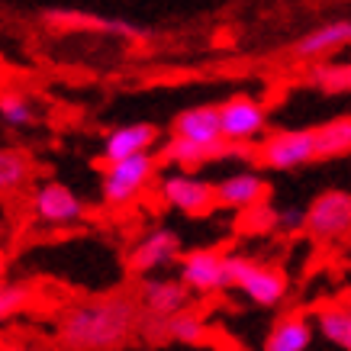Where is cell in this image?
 I'll return each mask as SVG.
<instances>
[{
	"mask_svg": "<svg viewBox=\"0 0 351 351\" xmlns=\"http://www.w3.org/2000/svg\"><path fill=\"white\" fill-rule=\"evenodd\" d=\"M138 326V306L132 300H87L75 303L58 319V341L68 351H117Z\"/></svg>",
	"mask_w": 351,
	"mask_h": 351,
	"instance_id": "1",
	"label": "cell"
},
{
	"mask_svg": "<svg viewBox=\"0 0 351 351\" xmlns=\"http://www.w3.org/2000/svg\"><path fill=\"white\" fill-rule=\"evenodd\" d=\"M226 280H229V290H239L245 300L265 309L280 306L290 290V280L280 267L261 265L245 255H226Z\"/></svg>",
	"mask_w": 351,
	"mask_h": 351,
	"instance_id": "2",
	"label": "cell"
},
{
	"mask_svg": "<svg viewBox=\"0 0 351 351\" xmlns=\"http://www.w3.org/2000/svg\"><path fill=\"white\" fill-rule=\"evenodd\" d=\"M155 171H158L155 152L132 155V158H123V161H107L104 178H100V197L110 206H126V203H132L138 193L155 181Z\"/></svg>",
	"mask_w": 351,
	"mask_h": 351,
	"instance_id": "3",
	"label": "cell"
},
{
	"mask_svg": "<svg viewBox=\"0 0 351 351\" xmlns=\"http://www.w3.org/2000/svg\"><path fill=\"white\" fill-rule=\"evenodd\" d=\"M158 193L171 210H178L184 216H206L219 206L216 203V184L184 168L174 171V174H165L158 181Z\"/></svg>",
	"mask_w": 351,
	"mask_h": 351,
	"instance_id": "4",
	"label": "cell"
},
{
	"mask_svg": "<svg viewBox=\"0 0 351 351\" xmlns=\"http://www.w3.org/2000/svg\"><path fill=\"white\" fill-rule=\"evenodd\" d=\"M319 158L316 129H284L261 142V165L271 171H297Z\"/></svg>",
	"mask_w": 351,
	"mask_h": 351,
	"instance_id": "5",
	"label": "cell"
},
{
	"mask_svg": "<svg viewBox=\"0 0 351 351\" xmlns=\"http://www.w3.org/2000/svg\"><path fill=\"white\" fill-rule=\"evenodd\" d=\"M309 239L322 245H335L351 235V193L348 191H326L306 206Z\"/></svg>",
	"mask_w": 351,
	"mask_h": 351,
	"instance_id": "6",
	"label": "cell"
},
{
	"mask_svg": "<svg viewBox=\"0 0 351 351\" xmlns=\"http://www.w3.org/2000/svg\"><path fill=\"white\" fill-rule=\"evenodd\" d=\"M219 123L226 145H255L267 129V110L255 97H229L219 104Z\"/></svg>",
	"mask_w": 351,
	"mask_h": 351,
	"instance_id": "7",
	"label": "cell"
},
{
	"mask_svg": "<svg viewBox=\"0 0 351 351\" xmlns=\"http://www.w3.org/2000/svg\"><path fill=\"white\" fill-rule=\"evenodd\" d=\"M32 219L43 226H52V229H62V226H75L81 216H84V203L71 187H64L58 181L39 184L32 191L29 200Z\"/></svg>",
	"mask_w": 351,
	"mask_h": 351,
	"instance_id": "8",
	"label": "cell"
},
{
	"mask_svg": "<svg viewBox=\"0 0 351 351\" xmlns=\"http://www.w3.org/2000/svg\"><path fill=\"white\" fill-rule=\"evenodd\" d=\"M178 277L191 287V293H219V290H229V280H226V255L216 252V248H193V252H184L178 258Z\"/></svg>",
	"mask_w": 351,
	"mask_h": 351,
	"instance_id": "9",
	"label": "cell"
},
{
	"mask_svg": "<svg viewBox=\"0 0 351 351\" xmlns=\"http://www.w3.org/2000/svg\"><path fill=\"white\" fill-rule=\"evenodd\" d=\"M191 297H193L191 287L184 284L181 277H149L142 284V290H138V306H142V313L149 319L165 322L174 313L187 309Z\"/></svg>",
	"mask_w": 351,
	"mask_h": 351,
	"instance_id": "10",
	"label": "cell"
},
{
	"mask_svg": "<svg viewBox=\"0 0 351 351\" xmlns=\"http://www.w3.org/2000/svg\"><path fill=\"white\" fill-rule=\"evenodd\" d=\"M178 258H181V239H178V232L158 226V229H149V232L132 245L129 267H132L136 274H155V271L168 267L171 261H178Z\"/></svg>",
	"mask_w": 351,
	"mask_h": 351,
	"instance_id": "11",
	"label": "cell"
},
{
	"mask_svg": "<svg viewBox=\"0 0 351 351\" xmlns=\"http://www.w3.org/2000/svg\"><path fill=\"white\" fill-rule=\"evenodd\" d=\"M171 136L191 138V142H200V145L216 149V152L229 149L226 138H223V123H219V104L181 110L178 117L171 119Z\"/></svg>",
	"mask_w": 351,
	"mask_h": 351,
	"instance_id": "12",
	"label": "cell"
},
{
	"mask_svg": "<svg viewBox=\"0 0 351 351\" xmlns=\"http://www.w3.org/2000/svg\"><path fill=\"white\" fill-rule=\"evenodd\" d=\"M267 197V184L255 171H235L216 181V203L226 210H255Z\"/></svg>",
	"mask_w": 351,
	"mask_h": 351,
	"instance_id": "13",
	"label": "cell"
},
{
	"mask_svg": "<svg viewBox=\"0 0 351 351\" xmlns=\"http://www.w3.org/2000/svg\"><path fill=\"white\" fill-rule=\"evenodd\" d=\"M313 339H316V319L293 309V313H284L280 319H274L261 351H309Z\"/></svg>",
	"mask_w": 351,
	"mask_h": 351,
	"instance_id": "14",
	"label": "cell"
},
{
	"mask_svg": "<svg viewBox=\"0 0 351 351\" xmlns=\"http://www.w3.org/2000/svg\"><path fill=\"white\" fill-rule=\"evenodd\" d=\"M158 145V126L152 123H129V126H117L104 138V161H123L132 155H145L155 152Z\"/></svg>",
	"mask_w": 351,
	"mask_h": 351,
	"instance_id": "15",
	"label": "cell"
},
{
	"mask_svg": "<svg viewBox=\"0 0 351 351\" xmlns=\"http://www.w3.org/2000/svg\"><path fill=\"white\" fill-rule=\"evenodd\" d=\"M345 45H351V16L322 23L316 29H309L306 36L293 45V55H297L300 62H316V58H326V55L339 52Z\"/></svg>",
	"mask_w": 351,
	"mask_h": 351,
	"instance_id": "16",
	"label": "cell"
},
{
	"mask_svg": "<svg viewBox=\"0 0 351 351\" xmlns=\"http://www.w3.org/2000/svg\"><path fill=\"white\" fill-rule=\"evenodd\" d=\"M316 332L341 351H351V303H322L316 309Z\"/></svg>",
	"mask_w": 351,
	"mask_h": 351,
	"instance_id": "17",
	"label": "cell"
},
{
	"mask_svg": "<svg viewBox=\"0 0 351 351\" xmlns=\"http://www.w3.org/2000/svg\"><path fill=\"white\" fill-rule=\"evenodd\" d=\"M219 155L223 152L206 149L200 142H191V138H181V136H168V142L161 145V158L184 171H193V168H200V165H206V161H216Z\"/></svg>",
	"mask_w": 351,
	"mask_h": 351,
	"instance_id": "18",
	"label": "cell"
},
{
	"mask_svg": "<svg viewBox=\"0 0 351 351\" xmlns=\"http://www.w3.org/2000/svg\"><path fill=\"white\" fill-rule=\"evenodd\" d=\"M32 181V161L20 149H0V197H13Z\"/></svg>",
	"mask_w": 351,
	"mask_h": 351,
	"instance_id": "19",
	"label": "cell"
},
{
	"mask_svg": "<svg viewBox=\"0 0 351 351\" xmlns=\"http://www.w3.org/2000/svg\"><path fill=\"white\" fill-rule=\"evenodd\" d=\"M152 322H158V319H152ZM158 329L168 341H181V345H200L206 339V322L197 313H191V309H181L171 319L158 322Z\"/></svg>",
	"mask_w": 351,
	"mask_h": 351,
	"instance_id": "20",
	"label": "cell"
},
{
	"mask_svg": "<svg viewBox=\"0 0 351 351\" xmlns=\"http://www.w3.org/2000/svg\"><path fill=\"white\" fill-rule=\"evenodd\" d=\"M316 138H319V155L322 158H339L351 152V117H339L316 126Z\"/></svg>",
	"mask_w": 351,
	"mask_h": 351,
	"instance_id": "21",
	"label": "cell"
},
{
	"mask_svg": "<svg viewBox=\"0 0 351 351\" xmlns=\"http://www.w3.org/2000/svg\"><path fill=\"white\" fill-rule=\"evenodd\" d=\"M0 123L10 129H26L36 123V104L26 94H0Z\"/></svg>",
	"mask_w": 351,
	"mask_h": 351,
	"instance_id": "22",
	"label": "cell"
},
{
	"mask_svg": "<svg viewBox=\"0 0 351 351\" xmlns=\"http://www.w3.org/2000/svg\"><path fill=\"white\" fill-rule=\"evenodd\" d=\"M29 303V290L16 284H0V322L13 319L23 306Z\"/></svg>",
	"mask_w": 351,
	"mask_h": 351,
	"instance_id": "23",
	"label": "cell"
},
{
	"mask_svg": "<svg viewBox=\"0 0 351 351\" xmlns=\"http://www.w3.org/2000/svg\"><path fill=\"white\" fill-rule=\"evenodd\" d=\"M316 84L326 90H348L351 87V68H319Z\"/></svg>",
	"mask_w": 351,
	"mask_h": 351,
	"instance_id": "24",
	"label": "cell"
},
{
	"mask_svg": "<svg viewBox=\"0 0 351 351\" xmlns=\"http://www.w3.org/2000/svg\"><path fill=\"white\" fill-rule=\"evenodd\" d=\"M274 226L284 229V232L303 229L306 226V210H280V213H274Z\"/></svg>",
	"mask_w": 351,
	"mask_h": 351,
	"instance_id": "25",
	"label": "cell"
},
{
	"mask_svg": "<svg viewBox=\"0 0 351 351\" xmlns=\"http://www.w3.org/2000/svg\"><path fill=\"white\" fill-rule=\"evenodd\" d=\"M7 351H36V348H23V345H16V348H7Z\"/></svg>",
	"mask_w": 351,
	"mask_h": 351,
	"instance_id": "26",
	"label": "cell"
}]
</instances>
